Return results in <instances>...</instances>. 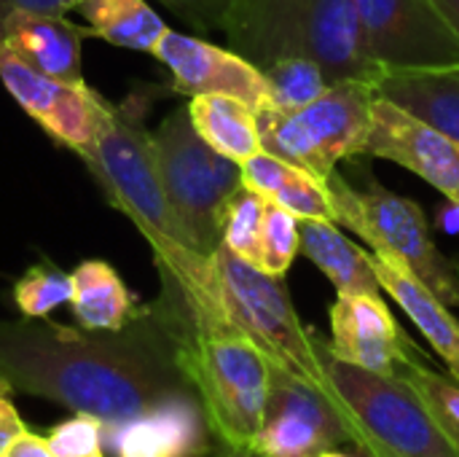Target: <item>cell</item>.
Returning <instances> with one entry per match:
<instances>
[{
  "label": "cell",
  "instance_id": "83f0119b",
  "mask_svg": "<svg viewBox=\"0 0 459 457\" xmlns=\"http://www.w3.org/2000/svg\"><path fill=\"white\" fill-rule=\"evenodd\" d=\"M13 304L16 310L30 318V321H40L48 318L56 307L70 304L73 299V277L70 272H62L59 267L40 261L35 267H30L16 283H13Z\"/></svg>",
  "mask_w": 459,
  "mask_h": 457
},
{
  "label": "cell",
  "instance_id": "3957f363",
  "mask_svg": "<svg viewBox=\"0 0 459 457\" xmlns=\"http://www.w3.org/2000/svg\"><path fill=\"white\" fill-rule=\"evenodd\" d=\"M105 191V199L121 210L153 250L161 283L183 291H210L218 286L212 256H202L178 221L156 162L153 132L143 124V108L113 105L97 143L81 156Z\"/></svg>",
  "mask_w": 459,
  "mask_h": 457
},
{
  "label": "cell",
  "instance_id": "6da1fadb",
  "mask_svg": "<svg viewBox=\"0 0 459 457\" xmlns=\"http://www.w3.org/2000/svg\"><path fill=\"white\" fill-rule=\"evenodd\" d=\"M0 388L40 396L105 428L124 426L175 393H191L175 334L156 302L121 331L0 321Z\"/></svg>",
  "mask_w": 459,
  "mask_h": 457
},
{
  "label": "cell",
  "instance_id": "4dcf8cb0",
  "mask_svg": "<svg viewBox=\"0 0 459 457\" xmlns=\"http://www.w3.org/2000/svg\"><path fill=\"white\" fill-rule=\"evenodd\" d=\"M199 32L223 30L237 0H156Z\"/></svg>",
  "mask_w": 459,
  "mask_h": 457
},
{
  "label": "cell",
  "instance_id": "7402d4cb",
  "mask_svg": "<svg viewBox=\"0 0 459 457\" xmlns=\"http://www.w3.org/2000/svg\"><path fill=\"white\" fill-rule=\"evenodd\" d=\"M301 253L333 283L336 294H382L371 253L360 250L333 221H301Z\"/></svg>",
  "mask_w": 459,
  "mask_h": 457
},
{
  "label": "cell",
  "instance_id": "2e32d148",
  "mask_svg": "<svg viewBox=\"0 0 459 457\" xmlns=\"http://www.w3.org/2000/svg\"><path fill=\"white\" fill-rule=\"evenodd\" d=\"M210 426L194 393H175L140 417L113 426L118 457H202Z\"/></svg>",
  "mask_w": 459,
  "mask_h": 457
},
{
  "label": "cell",
  "instance_id": "ac0fdd59",
  "mask_svg": "<svg viewBox=\"0 0 459 457\" xmlns=\"http://www.w3.org/2000/svg\"><path fill=\"white\" fill-rule=\"evenodd\" d=\"M374 272L382 291H387L395 304L409 315L417 331L428 339L433 353L446 364L449 374L459 380V318L452 315L428 283H422L401 259L371 253Z\"/></svg>",
  "mask_w": 459,
  "mask_h": 457
},
{
  "label": "cell",
  "instance_id": "7a4b0ae2",
  "mask_svg": "<svg viewBox=\"0 0 459 457\" xmlns=\"http://www.w3.org/2000/svg\"><path fill=\"white\" fill-rule=\"evenodd\" d=\"M156 304L175 334L180 372L210 434L226 453L247 455L264 420L272 364L231 321L218 288L191 294L161 283Z\"/></svg>",
  "mask_w": 459,
  "mask_h": 457
},
{
  "label": "cell",
  "instance_id": "f546056e",
  "mask_svg": "<svg viewBox=\"0 0 459 457\" xmlns=\"http://www.w3.org/2000/svg\"><path fill=\"white\" fill-rule=\"evenodd\" d=\"M105 423L91 415H75L59 423L46 439L54 457H105L102 453Z\"/></svg>",
  "mask_w": 459,
  "mask_h": 457
},
{
  "label": "cell",
  "instance_id": "4fadbf2b",
  "mask_svg": "<svg viewBox=\"0 0 459 457\" xmlns=\"http://www.w3.org/2000/svg\"><path fill=\"white\" fill-rule=\"evenodd\" d=\"M153 57L169 70L172 92L178 94H229L250 105L255 113L272 102L266 73L234 48H223L204 38L167 27L153 48Z\"/></svg>",
  "mask_w": 459,
  "mask_h": 457
},
{
  "label": "cell",
  "instance_id": "ffe728a7",
  "mask_svg": "<svg viewBox=\"0 0 459 457\" xmlns=\"http://www.w3.org/2000/svg\"><path fill=\"white\" fill-rule=\"evenodd\" d=\"M242 186L277 202L301 221H336L328 186L301 167H293L266 151L242 162Z\"/></svg>",
  "mask_w": 459,
  "mask_h": 457
},
{
  "label": "cell",
  "instance_id": "f1b7e54d",
  "mask_svg": "<svg viewBox=\"0 0 459 457\" xmlns=\"http://www.w3.org/2000/svg\"><path fill=\"white\" fill-rule=\"evenodd\" d=\"M299 253H301V218H296L290 210H285L269 199L266 224H264L261 269L269 275L285 277V272L293 267Z\"/></svg>",
  "mask_w": 459,
  "mask_h": 457
},
{
  "label": "cell",
  "instance_id": "e0dca14e",
  "mask_svg": "<svg viewBox=\"0 0 459 457\" xmlns=\"http://www.w3.org/2000/svg\"><path fill=\"white\" fill-rule=\"evenodd\" d=\"M0 48L22 59L32 70L67 83L86 81L81 67V43L89 30L67 22L65 13L16 8L0 19Z\"/></svg>",
  "mask_w": 459,
  "mask_h": 457
},
{
  "label": "cell",
  "instance_id": "484cf974",
  "mask_svg": "<svg viewBox=\"0 0 459 457\" xmlns=\"http://www.w3.org/2000/svg\"><path fill=\"white\" fill-rule=\"evenodd\" d=\"M398 374L414 385L420 399L425 401L428 412L433 415L436 426L444 431V436L459 450V380L452 374H441L428 366L425 356L417 353L409 358Z\"/></svg>",
  "mask_w": 459,
  "mask_h": 457
},
{
  "label": "cell",
  "instance_id": "74e56055",
  "mask_svg": "<svg viewBox=\"0 0 459 457\" xmlns=\"http://www.w3.org/2000/svg\"><path fill=\"white\" fill-rule=\"evenodd\" d=\"M0 40H3V30H0Z\"/></svg>",
  "mask_w": 459,
  "mask_h": 457
},
{
  "label": "cell",
  "instance_id": "9c48e42d",
  "mask_svg": "<svg viewBox=\"0 0 459 457\" xmlns=\"http://www.w3.org/2000/svg\"><path fill=\"white\" fill-rule=\"evenodd\" d=\"M325 186L339 224L366 240L374 253L401 259L444 304L459 307L457 264L433 242L425 210L417 202L385 189L374 178H366V186L355 189L347 178L333 172Z\"/></svg>",
  "mask_w": 459,
  "mask_h": 457
},
{
  "label": "cell",
  "instance_id": "cb8c5ba5",
  "mask_svg": "<svg viewBox=\"0 0 459 457\" xmlns=\"http://www.w3.org/2000/svg\"><path fill=\"white\" fill-rule=\"evenodd\" d=\"M75 11L86 19V30L110 46L153 54L159 38L167 32L164 19L148 0H78Z\"/></svg>",
  "mask_w": 459,
  "mask_h": 457
},
{
  "label": "cell",
  "instance_id": "9a60e30c",
  "mask_svg": "<svg viewBox=\"0 0 459 457\" xmlns=\"http://www.w3.org/2000/svg\"><path fill=\"white\" fill-rule=\"evenodd\" d=\"M325 350L344 364L377 374H398L420 353L393 318L382 294H336Z\"/></svg>",
  "mask_w": 459,
  "mask_h": 457
},
{
  "label": "cell",
  "instance_id": "1f68e13d",
  "mask_svg": "<svg viewBox=\"0 0 459 457\" xmlns=\"http://www.w3.org/2000/svg\"><path fill=\"white\" fill-rule=\"evenodd\" d=\"M22 431H27V426H24L22 415H19V412H16V407H13V404L0 393V457L5 455L8 444H11Z\"/></svg>",
  "mask_w": 459,
  "mask_h": 457
},
{
  "label": "cell",
  "instance_id": "52a82bcc",
  "mask_svg": "<svg viewBox=\"0 0 459 457\" xmlns=\"http://www.w3.org/2000/svg\"><path fill=\"white\" fill-rule=\"evenodd\" d=\"M167 199L202 256L221 248L223 213L242 189V164L226 159L194 129L188 108L172 110L153 132Z\"/></svg>",
  "mask_w": 459,
  "mask_h": 457
},
{
  "label": "cell",
  "instance_id": "44dd1931",
  "mask_svg": "<svg viewBox=\"0 0 459 457\" xmlns=\"http://www.w3.org/2000/svg\"><path fill=\"white\" fill-rule=\"evenodd\" d=\"M70 310L81 329L121 331L140 310L121 275L102 259H86L73 272Z\"/></svg>",
  "mask_w": 459,
  "mask_h": 457
},
{
  "label": "cell",
  "instance_id": "d6a6232c",
  "mask_svg": "<svg viewBox=\"0 0 459 457\" xmlns=\"http://www.w3.org/2000/svg\"><path fill=\"white\" fill-rule=\"evenodd\" d=\"M78 0H0V19L16 8L40 11V13H67L75 11Z\"/></svg>",
  "mask_w": 459,
  "mask_h": 457
},
{
  "label": "cell",
  "instance_id": "7c38bea8",
  "mask_svg": "<svg viewBox=\"0 0 459 457\" xmlns=\"http://www.w3.org/2000/svg\"><path fill=\"white\" fill-rule=\"evenodd\" d=\"M0 83L19 108L59 145L86 156L113 108L86 81L67 83L48 78L5 48H0Z\"/></svg>",
  "mask_w": 459,
  "mask_h": 457
},
{
  "label": "cell",
  "instance_id": "d6986e66",
  "mask_svg": "<svg viewBox=\"0 0 459 457\" xmlns=\"http://www.w3.org/2000/svg\"><path fill=\"white\" fill-rule=\"evenodd\" d=\"M374 89L459 143V67L390 70L379 75Z\"/></svg>",
  "mask_w": 459,
  "mask_h": 457
},
{
  "label": "cell",
  "instance_id": "d590c367",
  "mask_svg": "<svg viewBox=\"0 0 459 457\" xmlns=\"http://www.w3.org/2000/svg\"><path fill=\"white\" fill-rule=\"evenodd\" d=\"M312 457H363L360 453L358 455H350V453H339V450H325V453H317V455Z\"/></svg>",
  "mask_w": 459,
  "mask_h": 457
},
{
  "label": "cell",
  "instance_id": "836d02e7",
  "mask_svg": "<svg viewBox=\"0 0 459 457\" xmlns=\"http://www.w3.org/2000/svg\"><path fill=\"white\" fill-rule=\"evenodd\" d=\"M3 457H54L51 447H48V439L38 436V434H30V431H22L5 450Z\"/></svg>",
  "mask_w": 459,
  "mask_h": 457
},
{
  "label": "cell",
  "instance_id": "4316f807",
  "mask_svg": "<svg viewBox=\"0 0 459 457\" xmlns=\"http://www.w3.org/2000/svg\"><path fill=\"white\" fill-rule=\"evenodd\" d=\"M269 86H272V102L277 108H299L307 105L312 100H317L328 86L331 78L323 70V65L312 57H282L277 62H272L266 70Z\"/></svg>",
  "mask_w": 459,
  "mask_h": 457
},
{
  "label": "cell",
  "instance_id": "5bb4252c",
  "mask_svg": "<svg viewBox=\"0 0 459 457\" xmlns=\"http://www.w3.org/2000/svg\"><path fill=\"white\" fill-rule=\"evenodd\" d=\"M363 156L387 159L411 170L436 191H441L452 205H459L457 140L379 94L374 97L371 132Z\"/></svg>",
  "mask_w": 459,
  "mask_h": 457
},
{
  "label": "cell",
  "instance_id": "d4e9b609",
  "mask_svg": "<svg viewBox=\"0 0 459 457\" xmlns=\"http://www.w3.org/2000/svg\"><path fill=\"white\" fill-rule=\"evenodd\" d=\"M266 207L269 199L255 194L253 189L242 186L226 213H223V234H221V245L229 248L234 256H239L242 261L253 264L261 269V259H264V224H266Z\"/></svg>",
  "mask_w": 459,
  "mask_h": 457
},
{
  "label": "cell",
  "instance_id": "ba28073f",
  "mask_svg": "<svg viewBox=\"0 0 459 457\" xmlns=\"http://www.w3.org/2000/svg\"><path fill=\"white\" fill-rule=\"evenodd\" d=\"M323 358L336 399L363 434L360 455L459 457L409 380L344 364L325 345Z\"/></svg>",
  "mask_w": 459,
  "mask_h": 457
},
{
  "label": "cell",
  "instance_id": "f35d334b",
  "mask_svg": "<svg viewBox=\"0 0 459 457\" xmlns=\"http://www.w3.org/2000/svg\"><path fill=\"white\" fill-rule=\"evenodd\" d=\"M363 457H377V455H363Z\"/></svg>",
  "mask_w": 459,
  "mask_h": 457
},
{
  "label": "cell",
  "instance_id": "30bf717a",
  "mask_svg": "<svg viewBox=\"0 0 459 457\" xmlns=\"http://www.w3.org/2000/svg\"><path fill=\"white\" fill-rule=\"evenodd\" d=\"M358 43L382 73L459 67V38L433 0H352Z\"/></svg>",
  "mask_w": 459,
  "mask_h": 457
},
{
  "label": "cell",
  "instance_id": "e575fe53",
  "mask_svg": "<svg viewBox=\"0 0 459 457\" xmlns=\"http://www.w3.org/2000/svg\"><path fill=\"white\" fill-rule=\"evenodd\" d=\"M438 5V11L446 16V22L452 24V30L457 32L459 38V0H433Z\"/></svg>",
  "mask_w": 459,
  "mask_h": 457
},
{
  "label": "cell",
  "instance_id": "8fae6325",
  "mask_svg": "<svg viewBox=\"0 0 459 457\" xmlns=\"http://www.w3.org/2000/svg\"><path fill=\"white\" fill-rule=\"evenodd\" d=\"M339 444L363 447V434L350 412L320 391L272 369V388L250 455L312 457Z\"/></svg>",
  "mask_w": 459,
  "mask_h": 457
},
{
  "label": "cell",
  "instance_id": "603a6c76",
  "mask_svg": "<svg viewBox=\"0 0 459 457\" xmlns=\"http://www.w3.org/2000/svg\"><path fill=\"white\" fill-rule=\"evenodd\" d=\"M186 108L202 140L226 159L242 164L264 151L258 116L242 100L229 94H196L188 100Z\"/></svg>",
  "mask_w": 459,
  "mask_h": 457
},
{
  "label": "cell",
  "instance_id": "277c9868",
  "mask_svg": "<svg viewBox=\"0 0 459 457\" xmlns=\"http://www.w3.org/2000/svg\"><path fill=\"white\" fill-rule=\"evenodd\" d=\"M223 32L234 51L266 70L282 57H312L331 83L379 81L358 43L352 0H237Z\"/></svg>",
  "mask_w": 459,
  "mask_h": 457
},
{
  "label": "cell",
  "instance_id": "8d00e7d4",
  "mask_svg": "<svg viewBox=\"0 0 459 457\" xmlns=\"http://www.w3.org/2000/svg\"><path fill=\"white\" fill-rule=\"evenodd\" d=\"M226 457H255V455H250V453H247V455H237V453H226Z\"/></svg>",
  "mask_w": 459,
  "mask_h": 457
},
{
  "label": "cell",
  "instance_id": "5b68a950",
  "mask_svg": "<svg viewBox=\"0 0 459 457\" xmlns=\"http://www.w3.org/2000/svg\"><path fill=\"white\" fill-rule=\"evenodd\" d=\"M212 267L226 312L266 356L272 369L320 391L342 407L325 372V342L301 323L282 277L242 261L223 245L212 253Z\"/></svg>",
  "mask_w": 459,
  "mask_h": 457
},
{
  "label": "cell",
  "instance_id": "8992f818",
  "mask_svg": "<svg viewBox=\"0 0 459 457\" xmlns=\"http://www.w3.org/2000/svg\"><path fill=\"white\" fill-rule=\"evenodd\" d=\"M374 97V83L339 81L307 105H266L255 113L261 145L266 154L301 167L325 183L339 162L363 156L371 132Z\"/></svg>",
  "mask_w": 459,
  "mask_h": 457
},
{
  "label": "cell",
  "instance_id": "ab89813d",
  "mask_svg": "<svg viewBox=\"0 0 459 457\" xmlns=\"http://www.w3.org/2000/svg\"><path fill=\"white\" fill-rule=\"evenodd\" d=\"M457 272H459V264H457Z\"/></svg>",
  "mask_w": 459,
  "mask_h": 457
}]
</instances>
